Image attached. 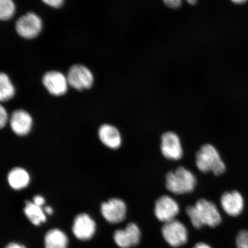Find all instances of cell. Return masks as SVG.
Masks as SVG:
<instances>
[{"mask_svg": "<svg viewBox=\"0 0 248 248\" xmlns=\"http://www.w3.org/2000/svg\"><path fill=\"white\" fill-rule=\"evenodd\" d=\"M186 211L192 224L197 229L204 225L216 227L221 222L219 211L212 202L201 199L194 206H188Z\"/></svg>", "mask_w": 248, "mask_h": 248, "instance_id": "1", "label": "cell"}, {"mask_svg": "<svg viewBox=\"0 0 248 248\" xmlns=\"http://www.w3.org/2000/svg\"><path fill=\"white\" fill-rule=\"evenodd\" d=\"M197 184L196 178L190 170L179 167L174 171L167 173L166 186L169 191L181 195L191 193Z\"/></svg>", "mask_w": 248, "mask_h": 248, "instance_id": "2", "label": "cell"}, {"mask_svg": "<svg viewBox=\"0 0 248 248\" xmlns=\"http://www.w3.org/2000/svg\"><path fill=\"white\" fill-rule=\"evenodd\" d=\"M196 165L201 172H212L216 175H221L225 170V165L216 148L205 144L196 154Z\"/></svg>", "mask_w": 248, "mask_h": 248, "instance_id": "3", "label": "cell"}, {"mask_svg": "<svg viewBox=\"0 0 248 248\" xmlns=\"http://www.w3.org/2000/svg\"><path fill=\"white\" fill-rule=\"evenodd\" d=\"M42 21L38 15L30 12L21 16L16 23V30L22 38H35L42 30Z\"/></svg>", "mask_w": 248, "mask_h": 248, "instance_id": "4", "label": "cell"}, {"mask_svg": "<svg viewBox=\"0 0 248 248\" xmlns=\"http://www.w3.org/2000/svg\"><path fill=\"white\" fill-rule=\"evenodd\" d=\"M67 78L69 85L77 91L91 88L94 81L91 71L80 64L74 65L70 68Z\"/></svg>", "mask_w": 248, "mask_h": 248, "instance_id": "5", "label": "cell"}, {"mask_svg": "<svg viewBox=\"0 0 248 248\" xmlns=\"http://www.w3.org/2000/svg\"><path fill=\"white\" fill-rule=\"evenodd\" d=\"M162 231L164 240L173 247L181 246L187 241V229L178 220L165 223Z\"/></svg>", "mask_w": 248, "mask_h": 248, "instance_id": "6", "label": "cell"}, {"mask_svg": "<svg viewBox=\"0 0 248 248\" xmlns=\"http://www.w3.org/2000/svg\"><path fill=\"white\" fill-rule=\"evenodd\" d=\"M179 213L178 204L168 195L160 197L155 203V216L160 221L164 222V224L175 219Z\"/></svg>", "mask_w": 248, "mask_h": 248, "instance_id": "7", "label": "cell"}, {"mask_svg": "<svg viewBox=\"0 0 248 248\" xmlns=\"http://www.w3.org/2000/svg\"><path fill=\"white\" fill-rule=\"evenodd\" d=\"M101 213L107 221L111 224H118L125 218L126 204L119 198H111L102 203Z\"/></svg>", "mask_w": 248, "mask_h": 248, "instance_id": "8", "label": "cell"}, {"mask_svg": "<svg viewBox=\"0 0 248 248\" xmlns=\"http://www.w3.org/2000/svg\"><path fill=\"white\" fill-rule=\"evenodd\" d=\"M161 151L167 159L178 160L183 156V150L178 136L172 132L164 133L161 140Z\"/></svg>", "mask_w": 248, "mask_h": 248, "instance_id": "9", "label": "cell"}, {"mask_svg": "<svg viewBox=\"0 0 248 248\" xmlns=\"http://www.w3.org/2000/svg\"><path fill=\"white\" fill-rule=\"evenodd\" d=\"M42 81L48 92L55 96L64 94L69 85L67 77L56 71L46 73L43 77Z\"/></svg>", "mask_w": 248, "mask_h": 248, "instance_id": "10", "label": "cell"}, {"mask_svg": "<svg viewBox=\"0 0 248 248\" xmlns=\"http://www.w3.org/2000/svg\"><path fill=\"white\" fill-rule=\"evenodd\" d=\"M141 232L137 225L129 224L125 229L114 232V240L121 248H129L138 246L140 240Z\"/></svg>", "mask_w": 248, "mask_h": 248, "instance_id": "11", "label": "cell"}, {"mask_svg": "<svg viewBox=\"0 0 248 248\" xmlns=\"http://www.w3.org/2000/svg\"><path fill=\"white\" fill-rule=\"evenodd\" d=\"M95 229L94 220L87 214H80L74 219L73 231L79 240L86 241L91 239L94 235Z\"/></svg>", "mask_w": 248, "mask_h": 248, "instance_id": "12", "label": "cell"}, {"mask_svg": "<svg viewBox=\"0 0 248 248\" xmlns=\"http://www.w3.org/2000/svg\"><path fill=\"white\" fill-rule=\"evenodd\" d=\"M33 121L30 114L24 110H16L12 113L10 124L12 131L16 134L23 136L30 133Z\"/></svg>", "mask_w": 248, "mask_h": 248, "instance_id": "13", "label": "cell"}, {"mask_svg": "<svg viewBox=\"0 0 248 248\" xmlns=\"http://www.w3.org/2000/svg\"><path fill=\"white\" fill-rule=\"evenodd\" d=\"M221 203L223 209L229 216L236 217L243 212L244 200L238 191L226 192L222 195Z\"/></svg>", "mask_w": 248, "mask_h": 248, "instance_id": "14", "label": "cell"}, {"mask_svg": "<svg viewBox=\"0 0 248 248\" xmlns=\"http://www.w3.org/2000/svg\"><path fill=\"white\" fill-rule=\"evenodd\" d=\"M98 136L100 140L105 146L116 150L122 144V136L115 126L104 124L98 131Z\"/></svg>", "mask_w": 248, "mask_h": 248, "instance_id": "15", "label": "cell"}, {"mask_svg": "<svg viewBox=\"0 0 248 248\" xmlns=\"http://www.w3.org/2000/svg\"><path fill=\"white\" fill-rule=\"evenodd\" d=\"M8 182L9 186L14 190H20L29 186L30 176L26 170L16 167L9 172Z\"/></svg>", "mask_w": 248, "mask_h": 248, "instance_id": "16", "label": "cell"}, {"mask_svg": "<svg viewBox=\"0 0 248 248\" xmlns=\"http://www.w3.org/2000/svg\"><path fill=\"white\" fill-rule=\"evenodd\" d=\"M68 243L67 235L60 229H51L45 235L46 248H67Z\"/></svg>", "mask_w": 248, "mask_h": 248, "instance_id": "17", "label": "cell"}, {"mask_svg": "<svg viewBox=\"0 0 248 248\" xmlns=\"http://www.w3.org/2000/svg\"><path fill=\"white\" fill-rule=\"evenodd\" d=\"M24 211L27 218L33 225L39 226L46 221V215L42 207L36 205L32 202H26Z\"/></svg>", "mask_w": 248, "mask_h": 248, "instance_id": "18", "label": "cell"}, {"mask_svg": "<svg viewBox=\"0 0 248 248\" xmlns=\"http://www.w3.org/2000/svg\"><path fill=\"white\" fill-rule=\"evenodd\" d=\"M15 90L10 79L5 73L0 76V100L7 101L14 97Z\"/></svg>", "mask_w": 248, "mask_h": 248, "instance_id": "19", "label": "cell"}, {"mask_svg": "<svg viewBox=\"0 0 248 248\" xmlns=\"http://www.w3.org/2000/svg\"><path fill=\"white\" fill-rule=\"evenodd\" d=\"M15 5L13 0H0V18L6 21L11 19L15 13Z\"/></svg>", "mask_w": 248, "mask_h": 248, "instance_id": "20", "label": "cell"}, {"mask_svg": "<svg viewBox=\"0 0 248 248\" xmlns=\"http://www.w3.org/2000/svg\"><path fill=\"white\" fill-rule=\"evenodd\" d=\"M237 248H248V231H242L236 238Z\"/></svg>", "mask_w": 248, "mask_h": 248, "instance_id": "21", "label": "cell"}, {"mask_svg": "<svg viewBox=\"0 0 248 248\" xmlns=\"http://www.w3.org/2000/svg\"><path fill=\"white\" fill-rule=\"evenodd\" d=\"M8 119V113L5 108L1 106L0 108V126L1 128H4V127L7 124Z\"/></svg>", "mask_w": 248, "mask_h": 248, "instance_id": "22", "label": "cell"}, {"mask_svg": "<svg viewBox=\"0 0 248 248\" xmlns=\"http://www.w3.org/2000/svg\"><path fill=\"white\" fill-rule=\"evenodd\" d=\"M164 4L167 7L172 9H176L181 7L182 3V0H163Z\"/></svg>", "mask_w": 248, "mask_h": 248, "instance_id": "23", "label": "cell"}, {"mask_svg": "<svg viewBox=\"0 0 248 248\" xmlns=\"http://www.w3.org/2000/svg\"><path fill=\"white\" fill-rule=\"evenodd\" d=\"M46 4L52 8H60L63 4L64 0H42Z\"/></svg>", "mask_w": 248, "mask_h": 248, "instance_id": "24", "label": "cell"}, {"mask_svg": "<svg viewBox=\"0 0 248 248\" xmlns=\"http://www.w3.org/2000/svg\"><path fill=\"white\" fill-rule=\"evenodd\" d=\"M33 202L35 203L36 205L42 207L43 204H45V200L44 198L40 196V195H36V196L34 197L33 198Z\"/></svg>", "mask_w": 248, "mask_h": 248, "instance_id": "25", "label": "cell"}, {"mask_svg": "<svg viewBox=\"0 0 248 248\" xmlns=\"http://www.w3.org/2000/svg\"><path fill=\"white\" fill-rule=\"evenodd\" d=\"M5 248H26L23 245L17 243H12L9 244Z\"/></svg>", "mask_w": 248, "mask_h": 248, "instance_id": "26", "label": "cell"}, {"mask_svg": "<svg viewBox=\"0 0 248 248\" xmlns=\"http://www.w3.org/2000/svg\"><path fill=\"white\" fill-rule=\"evenodd\" d=\"M193 248H211L208 245L203 243H198Z\"/></svg>", "mask_w": 248, "mask_h": 248, "instance_id": "27", "label": "cell"}, {"mask_svg": "<svg viewBox=\"0 0 248 248\" xmlns=\"http://www.w3.org/2000/svg\"><path fill=\"white\" fill-rule=\"evenodd\" d=\"M45 212L47 214V215H51L52 213H53V210H52L50 206H46L45 207Z\"/></svg>", "mask_w": 248, "mask_h": 248, "instance_id": "28", "label": "cell"}, {"mask_svg": "<svg viewBox=\"0 0 248 248\" xmlns=\"http://www.w3.org/2000/svg\"><path fill=\"white\" fill-rule=\"evenodd\" d=\"M231 1L237 4H242L247 2L248 0H231Z\"/></svg>", "mask_w": 248, "mask_h": 248, "instance_id": "29", "label": "cell"}, {"mask_svg": "<svg viewBox=\"0 0 248 248\" xmlns=\"http://www.w3.org/2000/svg\"><path fill=\"white\" fill-rule=\"evenodd\" d=\"M189 4L195 5L197 2V0H186Z\"/></svg>", "mask_w": 248, "mask_h": 248, "instance_id": "30", "label": "cell"}]
</instances>
